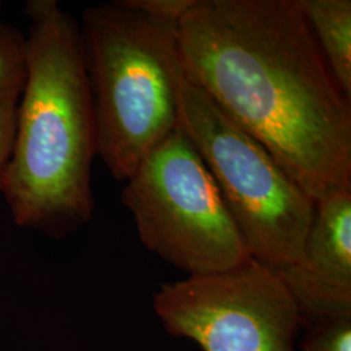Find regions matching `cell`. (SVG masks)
<instances>
[{
  "label": "cell",
  "mask_w": 351,
  "mask_h": 351,
  "mask_svg": "<svg viewBox=\"0 0 351 351\" xmlns=\"http://www.w3.org/2000/svg\"><path fill=\"white\" fill-rule=\"evenodd\" d=\"M176 36L188 80L314 201L351 190V99L301 0H197Z\"/></svg>",
  "instance_id": "cell-1"
},
{
  "label": "cell",
  "mask_w": 351,
  "mask_h": 351,
  "mask_svg": "<svg viewBox=\"0 0 351 351\" xmlns=\"http://www.w3.org/2000/svg\"><path fill=\"white\" fill-rule=\"evenodd\" d=\"M27 80L0 190L14 223L65 236L93 216L95 132L80 24L55 0H32Z\"/></svg>",
  "instance_id": "cell-2"
},
{
  "label": "cell",
  "mask_w": 351,
  "mask_h": 351,
  "mask_svg": "<svg viewBox=\"0 0 351 351\" xmlns=\"http://www.w3.org/2000/svg\"><path fill=\"white\" fill-rule=\"evenodd\" d=\"M95 147L126 181L178 128L184 78L176 26L113 1L84 10L80 24Z\"/></svg>",
  "instance_id": "cell-3"
},
{
  "label": "cell",
  "mask_w": 351,
  "mask_h": 351,
  "mask_svg": "<svg viewBox=\"0 0 351 351\" xmlns=\"http://www.w3.org/2000/svg\"><path fill=\"white\" fill-rule=\"evenodd\" d=\"M178 126L213 176L251 258L272 268L297 262L314 199L186 75L178 88Z\"/></svg>",
  "instance_id": "cell-4"
},
{
  "label": "cell",
  "mask_w": 351,
  "mask_h": 351,
  "mask_svg": "<svg viewBox=\"0 0 351 351\" xmlns=\"http://www.w3.org/2000/svg\"><path fill=\"white\" fill-rule=\"evenodd\" d=\"M121 198L146 249L189 276L251 258L213 176L180 126L126 180Z\"/></svg>",
  "instance_id": "cell-5"
},
{
  "label": "cell",
  "mask_w": 351,
  "mask_h": 351,
  "mask_svg": "<svg viewBox=\"0 0 351 351\" xmlns=\"http://www.w3.org/2000/svg\"><path fill=\"white\" fill-rule=\"evenodd\" d=\"M154 311L164 329L203 351H297L301 313L276 271L254 258L163 284Z\"/></svg>",
  "instance_id": "cell-6"
},
{
  "label": "cell",
  "mask_w": 351,
  "mask_h": 351,
  "mask_svg": "<svg viewBox=\"0 0 351 351\" xmlns=\"http://www.w3.org/2000/svg\"><path fill=\"white\" fill-rule=\"evenodd\" d=\"M274 269L295 302L303 326L351 316V190H333L315 201L300 259Z\"/></svg>",
  "instance_id": "cell-7"
},
{
  "label": "cell",
  "mask_w": 351,
  "mask_h": 351,
  "mask_svg": "<svg viewBox=\"0 0 351 351\" xmlns=\"http://www.w3.org/2000/svg\"><path fill=\"white\" fill-rule=\"evenodd\" d=\"M301 5L330 72L351 99L350 0H301Z\"/></svg>",
  "instance_id": "cell-8"
},
{
  "label": "cell",
  "mask_w": 351,
  "mask_h": 351,
  "mask_svg": "<svg viewBox=\"0 0 351 351\" xmlns=\"http://www.w3.org/2000/svg\"><path fill=\"white\" fill-rule=\"evenodd\" d=\"M27 80V40L17 27L0 21V104L17 103Z\"/></svg>",
  "instance_id": "cell-9"
},
{
  "label": "cell",
  "mask_w": 351,
  "mask_h": 351,
  "mask_svg": "<svg viewBox=\"0 0 351 351\" xmlns=\"http://www.w3.org/2000/svg\"><path fill=\"white\" fill-rule=\"evenodd\" d=\"M297 351H351V316L304 324Z\"/></svg>",
  "instance_id": "cell-10"
},
{
  "label": "cell",
  "mask_w": 351,
  "mask_h": 351,
  "mask_svg": "<svg viewBox=\"0 0 351 351\" xmlns=\"http://www.w3.org/2000/svg\"><path fill=\"white\" fill-rule=\"evenodd\" d=\"M119 4L151 20L177 25L197 0H117Z\"/></svg>",
  "instance_id": "cell-11"
},
{
  "label": "cell",
  "mask_w": 351,
  "mask_h": 351,
  "mask_svg": "<svg viewBox=\"0 0 351 351\" xmlns=\"http://www.w3.org/2000/svg\"><path fill=\"white\" fill-rule=\"evenodd\" d=\"M17 121V103L0 104V181L12 155Z\"/></svg>",
  "instance_id": "cell-12"
},
{
  "label": "cell",
  "mask_w": 351,
  "mask_h": 351,
  "mask_svg": "<svg viewBox=\"0 0 351 351\" xmlns=\"http://www.w3.org/2000/svg\"><path fill=\"white\" fill-rule=\"evenodd\" d=\"M0 7H1V3H0Z\"/></svg>",
  "instance_id": "cell-13"
}]
</instances>
